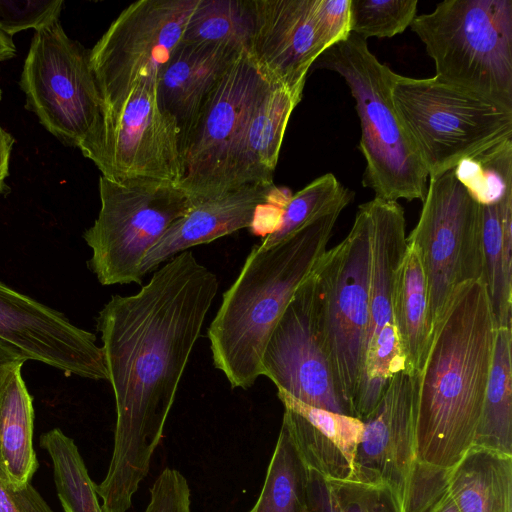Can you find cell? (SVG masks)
Listing matches in <instances>:
<instances>
[{
  "mask_svg": "<svg viewBox=\"0 0 512 512\" xmlns=\"http://www.w3.org/2000/svg\"><path fill=\"white\" fill-rule=\"evenodd\" d=\"M218 289L216 274L186 250L137 293L113 295L99 311L96 326L116 407L112 458L96 485L104 512H126L147 476Z\"/></svg>",
  "mask_w": 512,
  "mask_h": 512,
  "instance_id": "1",
  "label": "cell"
},
{
  "mask_svg": "<svg viewBox=\"0 0 512 512\" xmlns=\"http://www.w3.org/2000/svg\"><path fill=\"white\" fill-rule=\"evenodd\" d=\"M497 325L480 280L458 286L433 327L419 375L417 459L449 469L472 447Z\"/></svg>",
  "mask_w": 512,
  "mask_h": 512,
  "instance_id": "2",
  "label": "cell"
},
{
  "mask_svg": "<svg viewBox=\"0 0 512 512\" xmlns=\"http://www.w3.org/2000/svg\"><path fill=\"white\" fill-rule=\"evenodd\" d=\"M342 210L302 227L275 245H255L207 330L213 365L231 388H250L263 375L269 336L298 287L327 251Z\"/></svg>",
  "mask_w": 512,
  "mask_h": 512,
  "instance_id": "3",
  "label": "cell"
},
{
  "mask_svg": "<svg viewBox=\"0 0 512 512\" xmlns=\"http://www.w3.org/2000/svg\"><path fill=\"white\" fill-rule=\"evenodd\" d=\"M318 67L338 73L355 100L360 121L359 149L365 161L362 185L389 201H423L428 172L395 112L391 90L395 72L351 33L319 58Z\"/></svg>",
  "mask_w": 512,
  "mask_h": 512,
  "instance_id": "4",
  "label": "cell"
},
{
  "mask_svg": "<svg viewBox=\"0 0 512 512\" xmlns=\"http://www.w3.org/2000/svg\"><path fill=\"white\" fill-rule=\"evenodd\" d=\"M438 79L512 109V0H446L410 25Z\"/></svg>",
  "mask_w": 512,
  "mask_h": 512,
  "instance_id": "5",
  "label": "cell"
},
{
  "mask_svg": "<svg viewBox=\"0 0 512 512\" xmlns=\"http://www.w3.org/2000/svg\"><path fill=\"white\" fill-rule=\"evenodd\" d=\"M391 98L429 178L512 139V109L435 76L395 73Z\"/></svg>",
  "mask_w": 512,
  "mask_h": 512,
  "instance_id": "6",
  "label": "cell"
},
{
  "mask_svg": "<svg viewBox=\"0 0 512 512\" xmlns=\"http://www.w3.org/2000/svg\"><path fill=\"white\" fill-rule=\"evenodd\" d=\"M99 194L98 217L83 234L88 266L102 285L142 284L145 255L194 204L180 186L150 179L101 176Z\"/></svg>",
  "mask_w": 512,
  "mask_h": 512,
  "instance_id": "7",
  "label": "cell"
},
{
  "mask_svg": "<svg viewBox=\"0 0 512 512\" xmlns=\"http://www.w3.org/2000/svg\"><path fill=\"white\" fill-rule=\"evenodd\" d=\"M80 150L112 181L150 179L180 186L183 178L180 130L160 105L154 78L137 80L105 106L96 132Z\"/></svg>",
  "mask_w": 512,
  "mask_h": 512,
  "instance_id": "8",
  "label": "cell"
},
{
  "mask_svg": "<svg viewBox=\"0 0 512 512\" xmlns=\"http://www.w3.org/2000/svg\"><path fill=\"white\" fill-rule=\"evenodd\" d=\"M369 269V225L361 204L347 236L326 251L316 268L334 383L348 414L353 417L364 370Z\"/></svg>",
  "mask_w": 512,
  "mask_h": 512,
  "instance_id": "9",
  "label": "cell"
},
{
  "mask_svg": "<svg viewBox=\"0 0 512 512\" xmlns=\"http://www.w3.org/2000/svg\"><path fill=\"white\" fill-rule=\"evenodd\" d=\"M269 83L245 52L211 91L182 143L180 187L194 206L237 189L236 164L245 129Z\"/></svg>",
  "mask_w": 512,
  "mask_h": 512,
  "instance_id": "10",
  "label": "cell"
},
{
  "mask_svg": "<svg viewBox=\"0 0 512 512\" xmlns=\"http://www.w3.org/2000/svg\"><path fill=\"white\" fill-rule=\"evenodd\" d=\"M20 86L27 107L62 142L80 149L96 132L104 103L90 50L69 38L59 20L35 31Z\"/></svg>",
  "mask_w": 512,
  "mask_h": 512,
  "instance_id": "11",
  "label": "cell"
},
{
  "mask_svg": "<svg viewBox=\"0 0 512 512\" xmlns=\"http://www.w3.org/2000/svg\"><path fill=\"white\" fill-rule=\"evenodd\" d=\"M422 202L407 243L420 253L434 327L455 289L481 280L482 206L457 180L453 169L429 178Z\"/></svg>",
  "mask_w": 512,
  "mask_h": 512,
  "instance_id": "12",
  "label": "cell"
},
{
  "mask_svg": "<svg viewBox=\"0 0 512 512\" xmlns=\"http://www.w3.org/2000/svg\"><path fill=\"white\" fill-rule=\"evenodd\" d=\"M369 225V321L362 385L355 417L375 408L391 378L405 369L393 314L397 272L407 248L404 209L374 197L363 203Z\"/></svg>",
  "mask_w": 512,
  "mask_h": 512,
  "instance_id": "13",
  "label": "cell"
},
{
  "mask_svg": "<svg viewBox=\"0 0 512 512\" xmlns=\"http://www.w3.org/2000/svg\"><path fill=\"white\" fill-rule=\"evenodd\" d=\"M197 2L140 0L117 16L90 50L104 107L123 97L137 80L158 78L181 43Z\"/></svg>",
  "mask_w": 512,
  "mask_h": 512,
  "instance_id": "14",
  "label": "cell"
},
{
  "mask_svg": "<svg viewBox=\"0 0 512 512\" xmlns=\"http://www.w3.org/2000/svg\"><path fill=\"white\" fill-rule=\"evenodd\" d=\"M261 364L263 375L275 384L278 392L310 406L349 415L334 383L316 269L298 287L281 314Z\"/></svg>",
  "mask_w": 512,
  "mask_h": 512,
  "instance_id": "15",
  "label": "cell"
},
{
  "mask_svg": "<svg viewBox=\"0 0 512 512\" xmlns=\"http://www.w3.org/2000/svg\"><path fill=\"white\" fill-rule=\"evenodd\" d=\"M0 344L26 361H39L67 375L108 380L96 336L60 312L0 282Z\"/></svg>",
  "mask_w": 512,
  "mask_h": 512,
  "instance_id": "16",
  "label": "cell"
},
{
  "mask_svg": "<svg viewBox=\"0 0 512 512\" xmlns=\"http://www.w3.org/2000/svg\"><path fill=\"white\" fill-rule=\"evenodd\" d=\"M419 375L405 369L388 383L373 411L362 420L352 480L386 484L403 503L417 459Z\"/></svg>",
  "mask_w": 512,
  "mask_h": 512,
  "instance_id": "17",
  "label": "cell"
},
{
  "mask_svg": "<svg viewBox=\"0 0 512 512\" xmlns=\"http://www.w3.org/2000/svg\"><path fill=\"white\" fill-rule=\"evenodd\" d=\"M249 54L271 83L303 92L309 69L327 50L313 18V0H251Z\"/></svg>",
  "mask_w": 512,
  "mask_h": 512,
  "instance_id": "18",
  "label": "cell"
},
{
  "mask_svg": "<svg viewBox=\"0 0 512 512\" xmlns=\"http://www.w3.org/2000/svg\"><path fill=\"white\" fill-rule=\"evenodd\" d=\"M276 190L273 183L250 184L196 204L147 252L142 274L193 246L250 228L258 208L268 203Z\"/></svg>",
  "mask_w": 512,
  "mask_h": 512,
  "instance_id": "19",
  "label": "cell"
},
{
  "mask_svg": "<svg viewBox=\"0 0 512 512\" xmlns=\"http://www.w3.org/2000/svg\"><path fill=\"white\" fill-rule=\"evenodd\" d=\"M283 403L282 424L306 468L333 479H351L362 420L310 406L278 392Z\"/></svg>",
  "mask_w": 512,
  "mask_h": 512,
  "instance_id": "20",
  "label": "cell"
},
{
  "mask_svg": "<svg viewBox=\"0 0 512 512\" xmlns=\"http://www.w3.org/2000/svg\"><path fill=\"white\" fill-rule=\"evenodd\" d=\"M243 53L226 47L183 41L178 45L158 75L157 93L160 105L179 127L181 145L211 91Z\"/></svg>",
  "mask_w": 512,
  "mask_h": 512,
  "instance_id": "21",
  "label": "cell"
},
{
  "mask_svg": "<svg viewBox=\"0 0 512 512\" xmlns=\"http://www.w3.org/2000/svg\"><path fill=\"white\" fill-rule=\"evenodd\" d=\"M303 92L269 83L245 129L236 164V187L273 183L290 116Z\"/></svg>",
  "mask_w": 512,
  "mask_h": 512,
  "instance_id": "22",
  "label": "cell"
},
{
  "mask_svg": "<svg viewBox=\"0 0 512 512\" xmlns=\"http://www.w3.org/2000/svg\"><path fill=\"white\" fill-rule=\"evenodd\" d=\"M460 512H512V455L472 446L447 472Z\"/></svg>",
  "mask_w": 512,
  "mask_h": 512,
  "instance_id": "23",
  "label": "cell"
},
{
  "mask_svg": "<svg viewBox=\"0 0 512 512\" xmlns=\"http://www.w3.org/2000/svg\"><path fill=\"white\" fill-rule=\"evenodd\" d=\"M393 314L405 370L420 375L431 343L433 325L420 253L410 243H407L396 276Z\"/></svg>",
  "mask_w": 512,
  "mask_h": 512,
  "instance_id": "24",
  "label": "cell"
},
{
  "mask_svg": "<svg viewBox=\"0 0 512 512\" xmlns=\"http://www.w3.org/2000/svg\"><path fill=\"white\" fill-rule=\"evenodd\" d=\"M16 368L0 392V480L11 489L30 483L39 464L33 447V401Z\"/></svg>",
  "mask_w": 512,
  "mask_h": 512,
  "instance_id": "25",
  "label": "cell"
},
{
  "mask_svg": "<svg viewBox=\"0 0 512 512\" xmlns=\"http://www.w3.org/2000/svg\"><path fill=\"white\" fill-rule=\"evenodd\" d=\"M482 206V205H481ZM481 282L497 327L512 324V195L482 206Z\"/></svg>",
  "mask_w": 512,
  "mask_h": 512,
  "instance_id": "26",
  "label": "cell"
},
{
  "mask_svg": "<svg viewBox=\"0 0 512 512\" xmlns=\"http://www.w3.org/2000/svg\"><path fill=\"white\" fill-rule=\"evenodd\" d=\"M512 329L497 327L491 369L473 445L512 455Z\"/></svg>",
  "mask_w": 512,
  "mask_h": 512,
  "instance_id": "27",
  "label": "cell"
},
{
  "mask_svg": "<svg viewBox=\"0 0 512 512\" xmlns=\"http://www.w3.org/2000/svg\"><path fill=\"white\" fill-rule=\"evenodd\" d=\"M253 26L251 0H198L182 41L249 52Z\"/></svg>",
  "mask_w": 512,
  "mask_h": 512,
  "instance_id": "28",
  "label": "cell"
},
{
  "mask_svg": "<svg viewBox=\"0 0 512 512\" xmlns=\"http://www.w3.org/2000/svg\"><path fill=\"white\" fill-rule=\"evenodd\" d=\"M306 483L307 468L282 424L262 491L249 512H312Z\"/></svg>",
  "mask_w": 512,
  "mask_h": 512,
  "instance_id": "29",
  "label": "cell"
},
{
  "mask_svg": "<svg viewBox=\"0 0 512 512\" xmlns=\"http://www.w3.org/2000/svg\"><path fill=\"white\" fill-rule=\"evenodd\" d=\"M312 512H406L398 493L386 484L333 479L307 469Z\"/></svg>",
  "mask_w": 512,
  "mask_h": 512,
  "instance_id": "30",
  "label": "cell"
},
{
  "mask_svg": "<svg viewBox=\"0 0 512 512\" xmlns=\"http://www.w3.org/2000/svg\"><path fill=\"white\" fill-rule=\"evenodd\" d=\"M53 464L54 482L64 512H104L96 484L91 480L74 440L59 428L40 437Z\"/></svg>",
  "mask_w": 512,
  "mask_h": 512,
  "instance_id": "31",
  "label": "cell"
},
{
  "mask_svg": "<svg viewBox=\"0 0 512 512\" xmlns=\"http://www.w3.org/2000/svg\"><path fill=\"white\" fill-rule=\"evenodd\" d=\"M353 196L354 193L332 173L316 178L289 198L278 229L264 237L259 245L271 247L311 222L335 210H343Z\"/></svg>",
  "mask_w": 512,
  "mask_h": 512,
  "instance_id": "32",
  "label": "cell"
},
{
  "mask_svg": "<svg viewBox=\"0 0 512 512\" xmlns=\"http://www.w3.org/2000/svg\"><path fill=\"white\" fill-rule=\"evenodd\" d=\"M453 171L457 180L480 205L502 201L512 195V139L463 159Z\"/></svg>",
  "mask_w": 512,
  "mask_h": 512,
  "instance_id": "33",
  "label": "cell"
},
{
  "mask_svg": "<svg viewBox=\"0 0 512 512\" xmlns=\"http://www.w3.org/2000/svg\"><path fill=\"white\" fill-rule=\"evenodd\" d=\"M417 0H350L351 33L367 40L403 33L417 14Z\"/></svg>",
  "mask_w": 512,
  "mask_h": 512,
  "instance_id": "34",
  "label": "cell"
},
{
  "mask_svg": "<svg viewBox=\"0 0 512 512\" xmlns=\"http://www.w3.org/2000/svg\"><path fill=\"white\" fill-rule=\"evenodd\" d=\"M448 469L417 461L404 499L406 512H460L447 486Z\"/></svg>",
  "mask_w": 512,
  "mask_h": 512,
  "instance_id": "35",
  "label": "cell"
},
{
  "mask_svg": "<svg viewBox=\"0 0 512 512\" xmlns=\"http://www.w3.org/2000/svg\"><path fill=\"white\" fill-rule=\"evenodd\" d=\"M62 0H0V32L12 38L23 30L35 31L59 20Z\"/></svg>",
  "mask_w": 512,
  "mask_h": 512,
  "instance_id": "36",
  "label": "cell"
},
{
  "mask_svg": "<svg viewBox=\"0 0 512 512\" xmlns=\"http://www.w3.org/2000/svg\"><path fill=\"white\" fill-rule=\"evenodd\" d=\"M145 512H190V488L178 470L165 468L159 474Z\"/></svg>",
  "mask_w": 512,
  "mask_h": 512,
  "instance_id": "37",
  "label": "cell"
},
{
  "mask_svg": "<svg viewBox=\"0 0 512 512\" xmlns=\"http://www.w3.org/2000/svg\"><path fill=\"white\" fill-rule=\"evenodd\" d=\"M313 18L327 49L350 34V0H313Z\"/></svg>",
  "mask_w": 512,
  "mask_h": 512,
  "instance_id": "38",
  "label": "cell"
},
{
  "mask_svg": "<svg viewBox=\"0 0 512 512\" xmlns=\"http://www.w3.org/2000/svg\"><path fill=\"white\" fill-rule=\"evenodd\" d=\"M0 512L54 511L31 483L19 489H11L0 480Z\"/></svg>",
  "mask_w": 512,
  "mask_h": 512,
  "instance_id": "39",
  "label": "cell"
},
{
  "mask_svg": "<svg viewBox=\"0 0 512 512\" xmlns=\"http://www.w3.org/2000/svg\"><path fill=\"white\" fill-rule=\"evenodd\" d=\"M25 362L20 354L0 344V392L9 375Z\"/></svg>",
  "mask_w": 512,
  "mask_h": 512,
  "instance_id": "40",
  "label": "cell"
},
{
  "mask_svg": "<svg viewBox=\"0 0 512 512\" xmlns=\"http://www.w3.org/2000/svg\"><path fill=\"white\" fill-rule=\"evenodd\" d=\"M14 141L11 134L0 125V193L4 187V180L9 173V161Z\"/></svg>",
  "mask_w": 512,
  "mask_h": 512,
  "instance_id": "41",
  "label": "cell"
},
{
  "mask_svg": "<svg viewBox=\"0 0 512 512\" xmlns=\"http://www.w3.org/2000/svg\"><path fill=\"white\" fill-rule=\"evenodd\" d=\"M16 53L12 38L0 32V61L12 58Z\"/></svg>",
  "mask_w": 512,
  "mask_h": 512,
  "instance_id": "42",
  "label": "cell"
},
{
  "mask_svg": "<svg viewBox=\"0 0 512 512\" xmlns=\"http://www.w3.org/2000/svg\"><path fill=\"white\" fill-rule=\"evenodd\" d=\"M0 100H1V90H0Z\"/></svg>",
  "mask_w": 512,
  "mask_h": 512,
  "instance_id": "43",
  "label": "cell"
}]
</instances>
